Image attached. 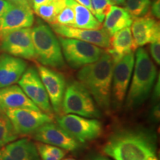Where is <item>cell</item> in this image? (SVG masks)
<instances>
[{"instance_id": "cell-1", "label": "cell", "mask_w": 160, "mask_h": 160, "mask_svg": "<svg viewBox=\"0 0 160 160\" xmlns=\"http://www.w3.org/2000/svg\"><path fill=\"white\" fill-rule=\"evenodd\" d=\"M157 144V136L151 130L122 129L109 137L102 151L114 160H145L156 155Z\"/></svg>"}, {"instance_id": "cell-2", "label": "cell", "mask_w": 160, "mask_h": 160, "mask_svg": "<svg viewBox=\"0 0 160 160\" xmlns=\"http://www.w3.org/2000/svg\"><path fill=\"white\" fill-rule=\"evenodd\" d=\"M113 65L111 55L104 51L97 61L82 67L77 73L78 81L88 91L97 106L107 112L111 104Z\"/></svg>"}, {"instance_id": "cell-3", "label": "cell", "mask_w": 160, "mask_h": 160, "mask_svg": "<svg viewBox=\"0 0 160 160\" xmlns=\"http://www.w3.org/2000/svg\"><path fill=\"white\" fill-rule=\"evenodd\" d=\"M134 71L126 99V107L133 109L142 104L151 93L157 79V67L148 52L139 48L135 54Z\"/></svg>"}, {"instance_id": "cell-4", "label": "cell", "mask_w": 160, "mask_h": 160, "mask_svg": "<svg viewBox=\"0 0 160 160\" xmlns=\"http://www.w3.org/2000/svg\"><path fill=\"white\" fill-rule=\"evenodd\" d=\"M36 59L46 67L61 69L65 62L59 39L48 25L39 23L31 29Z\"/></svg>"}, {"instance_id": "cell-5", "label": "cell", "mask_w": 160, "mask_h": 160, "mask_svg": "<svg viewBox=\"0 0 160 160\" xmlns=\"http://www.w3.org/2000/svg\"><path fill=\"white\" fill-rule=\"evenodd\" d=\"M62 112L65 114H75L86 118L101 117V112L93 97L78 80L66 85Z\"/></svg>"}, {"instance_id": "cell-6", "label": "cell", "mask_w": 160, "mask_h": 160, "mask_svg": "<svg viewBox=\"0 0 160 160\" xmlns=\"http://www.w3.org/2000/svg\"><path fill=\"white\" fill-rule=\"evenodd\" d=\"M65 61L72 68L78 69L97 61L105 51L101 48L81 40L58 38Z\"/></svg>"}, {"instance_id": "cell-7", "label": "cell", "mask_w": 160, "mask_h": 160, "mask_svg": "<svg viewBox=\"0 0 160 160\" xmlns=\"http://www.w3.org/2000/svg\"><path fill=\"white\" fill-rule=\"evenodd\" d=\"M57 121L58 125L81 144L97 139L103 132L101 122L92 118L64 114L58 117Z\"/></svg>"}, {"instance_id": "cell-8", "label": "cell", "mask_w": 160, "mask_h": 160, "mask_svg": "<svg viewBox=\"0 0 160 160\" xmlns=\"http://www.w3.org/2000/svg\"><path fill=\"white\" fill-rule=\"evenodd\" d=\"M134 53L131 52L124 55L114 62L112 75L111 97L115 108H119L125 99L134 66Z\"/></svg>"}, {"instance_id": "cell-9", "label": "cell", "mask_w": 160, "mask_h": 160, "mask_svg": "<svg viewBox=\"0 0 160 160\" xmlns=\"http://www.w3.org/2000/svg\"><path fill=\"white\" fill-rule=\"evenodd\" d=\"M18 135L32 134L40 126L53 122L51 115L41 110L29 108L10 109L4 111Z\"/></svg>"}, {"instance_id": "cell-10", "label": "cell", "mask_w": 160, "mask_h": 160, "mask_svg": "<svg viewBox=\"0 0 160 160\" xmlns=\"http://www.w3.org/2000/svg\"><path fill=\"white\" fill-rule=\"evenodd\" d=\"M18 83L24 93L39 110L52 115L53 109L48 96L36 68L30 67L26 69Z\"/></svg>"}, {"instance_id": "cell-11", "label": "cell", "mask_w": 160, "mask_h": 160, "mask_svg": "<svg viewBox=\"0 0 160 160\" xmlns=\"http://www.w3.org/2000/svg\"><path fill=\"white\" fill-rule=\"evenodd\" d=\"M0 49L16 57L26 59H36L31 28L16 30L4 36L0 39Z\"/></svg>"}, {"instance_id": "cell-12", "label": "cell", "mask_w": 160, "mask_h": 160, "mask_svg": "<svg viewBox=\"0 0 160 160\" xmlns=\"http://www.w3.org/2000/svg\"><path fill=\"white\" fill-rule=\"evenodd\" d=\"M37 71L48 96L52 109L57 114H61L67 85L65 77L59 72L44 65H38Z\"/></svg>"}, {"instance_id": "cell-13", "label": "cell", "mask_w": 160, "mask_h": 160, "mask_svg": "<svg viewBox=\"0 0 160 160\" xmlns=\"http://www.w3.org/2000/svg\"><path fill=\"white\" fill-rule=\"evenodd\" d=\"M39 142L54 145L65 151H74L81 148V143L73 138L59 125L51 122L42 125L32 133Z\"/></svg>"}, {"instance_id": "cell-14", "label": "cell", "mask_w": 160, "mask_h": 160, "mask_svg": "<svg viewBox=\"0 0 160 160\" xmlns=\"http://www.w3.org/2000/svg\"><path fill=\"white\" fill-rule=\"evenodd\" d=\"M34 17L31 5H13L0 17V39L10 32L31 28Z\"/></svg>"}, {"instance_id": "cell-15", "label": "cell", "mask_w": 160, "mask_h": 160, "mask_svg": "<svg viewBox=\"0 0 160 160\" xmlns=\"http://www.w3.org/2000/svg\"><path fill=\"white\" fill-rule=\"evenodd\" d=\"M51 28L59 37L79 39L104 48H108L110 47L111 36L104 28L83 29L57 24H51Z\"/></svg>"}, {"instance_id": "cell-16", "label": "cell", "mask_w": 160, "mask_h": 160, "mask_svg": "<svg viewBox=\"0 0 160 160\" xmlns=\"http://www.w3.org/2000/svg\"><path fill=\"white\" fill-rule=\"evenodd\" d=\"M131 31L137 47L160 39V26L157 20L148 15L133 19Z\"/></svg>"}, {"instance_id": "cell-17", "label": "cell", "mask_w": 160, "mask_h": 160, "mask_svg": "<svg viewBox=\"0 0 160 160\" xmlns=\"http://www.w3.org/2000/svg\"><path fill=\"white\" fill-rule=\"evenodd\" d=\"M27 66V62L22 58L8 53L0 56V88L17 83Z\"/></svg>"}, {"instance_id": "cell-18", "label": "cell", "mask_w": 160, "mask_h": 160, "mask_svg": "<svg viewBox=\"0 0 160 160\" xmlns=\"http://www.w3.org/2000/svg\"><path fill=\"white\" fill-rule=\"evenodd\" d=\"M17 108L39 110L19 86L12 85L0 88V111Z\"/></svg>"}, {"instance_id": "cell-19", "label": "cell", "mask_w": 160, "mask_h": 160, "mask_svg": "<svg viewBox=\"0 0 160 160\" xmlns=\"http://www.w3.org/2000/svg\"><path fill=\"white\" fill-rule=\"evenodd\" d=\"M137 47L133 41L131 27L116 32L110 39V47L107 51L111 55L114 62L127 53L133 52Z\"/></svg>"}, {"instance_id": "cell-20", "label": "cell", "mask_w": 160, "mask_h": 160, "mask_svg": "<svg viewBox=\"0 0 160 160\" xmlns=\"http://www.w3.org/2000/svg\"><path fill=\"white\" fill-rule=\"evenodd\" d=\"M133 20V17L125 8L114 5L105 16L103 21V28L111 37L116 32L125 28L131 27Z\"/></svg>"}, {"instance_id": "cell-21", "label": "cell", "mask_w": 160, "mask_h": 160, "mask_svg": "<svg viewBox=\"0 0 160 160\" xmlns=\"http://www.w3.org/2000/svg\"><path fill=\"white\" fill-rule=\"evenodd\" d=\"M2 148L13 160H41L36 144L28 139L14 140Z\"/></svg>"}, {"instance_id": "cell-22", "label": "cell", "mask_w": 160, "mask_h": 160, "mask_svg": "<svg viewBox=\"0 0 160 160\" xmlns=\"http://www.w3.org/2000/svg\"><path fill=\"white\" fill-rule=\"evenodd\" d=\"M66 5L70 6L74 11L75 14V28L83 29H101L102 23H100L94 17V15L86 8L81 5L75 0H66Z\"/></svg>"}, {"instance_id": "cell-23", "label": "cell", "mask_w": 160, "mask_h": 160, "mask_svg": "<svg viewBox=\"0 0 160 160\" xmlns=\"http://www.w3.org/2000/svg\"><path fill=\"white\" fill-rule=\"evenodd\" d=\"M66 0H52L33 9L38 17L49 24H53L56 17L66 7Z\"/></svg>"}, {"instance_id": "cell-24", "label": "cell", "mask_w": 160, "mask_h": 160, "mask_svg": "<svg viewBox=\"0 0 160 160\" xmlns=\"http://www.w3.org/2000/svg\"><path fill=\"white\" fill-rule=\"evenodd\" d=\"M18 136L8 118L0 111V148L17 139Z\"/></svg>"}, {"instance_id": "cell-25", "label": "cell", "mask_w": 160, "mask_h": 160, "mask_svg": "<svg viewBox=\"0 0 160 160\" xmlns=\"http://www.w3.org/2000/svg\"><path fill=\"white\" fill-rule=\"evenodd\" d=\"M151 4V0H125L124 5L133 19H136L148 15Z\"/></svg>"}, {"instance_id": "cell-26", "label": "cell", "mask_w": 160, "mask_h": 160, "mask_svg": "<svg viewBox=\"0 0 160 160\" xmlns=\"http://www.w3.org/2000/svg\"><path fill=\"white\" fill-rule=\"evenodd\" d=\"M36 147L41 160H62L66 155L65 150L45 143H37Z\"/></svg>"}, {"instance_id": "cell-27", "label": "cell", "mask_w": 160, "mask_h": 160, "mask_svg": "<svg viewBox=\"0 0 160 160\" xmlns=\"http://www.w3.org/2000/svg\"><path fill=\"white\" fill-rule=\"evenodd\" d=\"M93 15L100 23L103 22L106 14L108 13L111 8L114 5L111 0H91Z\"/></svg>"}, {"instance_id": "cell-28", "label": "cell", "mask_w": 160, "mask_h": 160, "mask_svg": "<svg viewBox=\"0 0 160 160\" xmlns=\"http://www.w3.org/2000/svg\"><path fill=\"white\" fill-rule=\"evenodd\" d=\"M75 14L74 11L70 6H66L62 11L57 16L53 24L64 26H74Z\"/></svg>"}, {"instance_id": "cell-29", "label": "cell", "mask_w": 160, "mask_h": 160, "mask_svg": "<svg viewBox=\"0 0 160 160\" xmlns=\"http://www.w3.org/2000/svg\"><path fill=\"white\" fill-rule=\"evenodd\" d=\"M150 51L151 57L157 65L160 64V39L156 40L151 42Z\"/></svg>"}, {"instance_id": "cell-30", "label": "cell", "mask_w": 160, "mask_h": 160, "mask_svg": "<svg viewBox=\"0 0 160 160\" xmlns=\"http://www.w3.org/2000/svg\"><path fill=\"white\" fill-rule=\"evenodd\" d=\"M150 11L151 12V14L155 17L157 19L160 18V1L159 0H156L154 2L151 4V9Z\"/></svg>"}, {"instance_id": "cell-31", "label": "cell", "mask_w": 160, "mask_h": 160, "mask_svg": "<svg viewBox=\"0 0 160 160\" xmlns=\"http://www.w3.org/2000/svg\"><path fill=\"white\" fill-rule=\"evenodd\" d=\"M11 5L12 4L7 0H0V17H2Z\"/></svg>"}, {"instance_id": "cell-32", "label": "cell", "mask_w": 160, "mask_h": 160, "mask_svg": "<svg viewBox=\"0 0 160 160\" xmlns=\"http://www.w3.org/2000/svg\"><path fill=\"white\" fill-rule=\"evenodd\" d=\"M75 1L79 4H80L81 5L85 7L86 8L88 9L89 11L93 14V7H92L91 0H75Z\"/></svg>"}, {"instance_id": "cell-33", "label": "cell", "mask_w": 160, "mask_h": 160, "mask_svg": "<svg viewBox=\"0 0 160 160\" xmlns=\"http://www.w3.org/2000/svg\"><path fill=\"white\" fill-rule=\"evenodd\" d=\"M51 1H52V0H30L29 2L30 5L33 8V9H34L36 8H37L38 6L42 5V4L49 2Z\"/></svg>"}, {"instance_id": "cell-34", "label": "cell", "mask_w": 160, "mask_h": 160, "mask_svg": "<svg viewBox=\"0 0 160 160\" xmlns=\"http://www.w3.org/2000/svg\"><path fill=\"white\" fill-rule=\"evenodd\" d=\"M159 77H158V79H157V84L155 85V87H154V90H153V99L156 100V101H157V99H159Z\"/></svg>"}, {"instance_id": "cell-35", "label": "cell", "mask_w": 160, "mask_h": 160, "mask_svg": "<svg viewBox=\"0 0 160 160\" xmlns=\"http://www.w3.org/2000/svg\"><path fill=\"white\" fill-rule=\"evenodd\" d=\"M8 2L13 5H31L29 0H7Z\"/></svg>"}, {"instance_id": "cell-36", "label": "cell", "mask_w": 160, "mask_h": 160, "mask_svg": "<svg viewBox=\"0 0 160 160\" xmlns=\"http://www.w3.org/2000/svg\"><path fill=\"white\" fill-rule=\"evenodd\" d=\"M90 160H111L108 158L104 157V156H101V155H98V156H95V157H92Z\"/></svg>"}, {"instance_id": "cell-37", "label": "cell", "mask_w": 160, "mask_h": 160, "mask_svg": "<svg viewBox=\"0 0 160 160\" xmlns=\"http://www.w3.org/2000/svg\"><path fill=\"white\" fill-rule=\"evenodd\" d=\"M115 5H124L125 0H111Z\"/></svg>"}, {"instance_id": "cell-38", "label": "cell", "mask_w": 160, "mask_h": 160, "mask_svg": "<svg viewBox=\"0 0 160 160\" xmlns=\"http://www.w3.org/2000/svg\"><path fill=\"white\" fill-rule=\"evenodd\" d=\"M145 160H159L157 159V156L156 155H153V156H150L148 158H146Z\"/></svg>"}, {"instance_id": "cell-39", "label": "cell", "mask_w": 160, "mask_h": 160, "mask_svg": "<svg viewBox=\"0 0 160 160\" xmlns=\"http://www.w3.org/2000/svg\"><path fill=\"white\" fill-rule=\"evenodd\" d=\"M62 160H76V159H73V158H66V159H64Z\"/></svg>"}]
</instances>
